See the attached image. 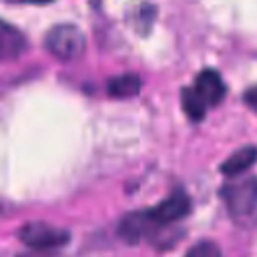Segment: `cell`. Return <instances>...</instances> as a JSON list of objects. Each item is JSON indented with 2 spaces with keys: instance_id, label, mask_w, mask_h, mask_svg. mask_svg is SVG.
Wrapping results in <instances>:
<instances>
[{
  "instance_id": "9c48e42d",
  "label": "cell",
  "mask_w": 257,
  "mask_h": 257,
  "mask_svg": "<svg viewBox=\"0 0 257 257\" xmlns=\"http://www.w3.org/2000/svg\"><path fill=\"white\" fill-rule=\"evenodd\" d=\"M185 257H223V255H221V249L213 241H201L193 245Z\"/></svg>"
},
{
  "instance_id": "ba28073f",
  "label": "cell",
  "mask_w": 257,
  "mask_h": 257,
  "mask_svg": "<svg viewBox=\"0 0 257 257\" xmlns=\"http://www.w3.org/2000/svg\"><path fill=\"white\" fill-rule=\"evenodd\" d=\"M24 48V38L18 30H14L10 24H2V56L12 58L18 56Z\"/></svg>"
},
{
  "instance_id": "5b68a950",
  "label": "cell",
  "mask_w": 257,
  "mask_h": 257,
  "mask_svg": "<svg viewBox=\"0 0 257 257\" xmlns=\"http://www.w3.org/2000/svg\"><path fill=\"white\" fill-rule=\"evenodd\" d=\"M18 235L20 241L32 249H54L68 241V233L64 229H56L46 223H26Z\"/></svg>"
},
{
  "instance_id": "6da1fadb",
  "label": "cell",
  "mask_w": 257,
  "mask_h": 257,
  "mask_svg": "<svg viewBox=\"0 0 257 257\" xmlns=\"http://www.w3.org/2000/svg\"><path fill=\"white\" fill-rule=\"evenodd\" d=\"M225 92H227V88H225V82L221 80V76L215 70L207 68L195 78L193 88H183V92H181L183 108L189 114V118L201 120L205 116L207 106L219 104L223 100Z\"/></svg>"
},
{
  "instance_id": "3957f363",
  "label": "cell",
  "mask_w": 257,
  "mask_h": 257,
  "mask_svg": "<svg viewBox=\"0 0 257 257\" xmlns=\"http://www.w3.org/2000/svg\"><path fill=\"white\" fill-rule=\"evenodd\" d=\"M46 48L60 60H74L84 54V34L72 24H58L46 34Z\"/></svg>"
},
{
  "instance_id": "8fae6325",
  "label": "cell",
  "mask_w": 257,
  "mask_h": 257,
  "mask_svg": "<svg viewBox=\"0 0 257 257\" xmlns=\"http://www.w3.org/2000/svg\"><path fill=\"white\" fill-rule=\"evenodd\" d=\"M26 2H34V4H44V2H50V0H26Z\"/></svg>"
},
{
  "instance_id": "8992f818",
  "label": "cell",
  "mask_w": 257,
  "mask_h": 257,
  "mask_svg": "<svg viewBox=\"0 0 257 257\" xmlns=\"http://www.w3.org/2000/svg\"><path fill=\"white\" fill-rule=\"evenodd\" d=\"M257 161V147H243L239 151H235L223 165H221V173L227 177H235L241 175L245 169H249L253 163Z\"/></svg>"
},
{
  "instance_id": "52a82bcc",
  "label": "cell",
  "mask_w": 257,
  "mask_h": 257,
  "mask_svg": "<svg viewBox=\"0 0 257 257\" xmlns=\"http://www.w3.org/2000/svg\"><path fill=\"white\" fill-rule=\"evenodd\" d=\"M141 88V78L137 74H120L114 76L112 80H108V92L116 98H126V96H135Z\"/></svg>"
},
{
  "instance_id": "7a4b0ae2",
  "label": "cell",
  "mask_w": 257,
  "mask_h": 257,
  "mask_svg": "<svg viewBox=\"0 0 257 257\" xmlns=\"http://www.w3.org/2000/svg\"><path fill=\"white\" fill-rule=\"evenodd\" d=\"M221 195L235 221L251 223L257 219V179H245L241 183L225 185Z\"/></svg>"
},
{
  "instance_id": "277c9868",
  "label": "cell",
  "mask_w": 257,
  "mask_h": 257,
  "mask_svg": "<svg viewBox=\"0 0 257 257\" xmlns=\"http://www.w3.org/2000/svg\"><path fill=\"white\" fill-rule=\"evenodd\" d=\"M189 211H191V199L187 197V193L175 191L171 197H167L159 205L147 209L145 213L155 227H167V225L183 219Z\"/></svg>"
},
{
  "instance_id": "30bf717a",
  "label": "cell",
  "mask_w": 257,
  "mask_h": 257,
  "mask_svg": "<svg viewBox=\"0 0 257 257\" xmlns=\"http://www.w3.org/2000/svg\"><path fill=\"white\" fill-rule=\"evenodd\" d=\"M245 102L249 104V108H253L257 112V86H251L247 92H245Z\"/></svg>"
}]
</instances>
